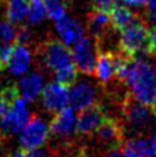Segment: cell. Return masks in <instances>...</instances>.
<instances>
[{
    "instance_id": "obj_19",
    "label": "cell",
    "mask_w": 156,
    "mask_h": 157,
    "mask_svg": "<svg viewBox=\"0 0 156 157\" xmlns=\"http://www.w3.org/2000/svg\"><path fill=\"white\" fill-rule=\"evenodd\" d=\"M4 3L6 18L13 24H19L28 15L29 0H2Z\"/></svg>"
},
{
    "instance_id": "obj_3",
    "label": "cell",
    "mask_w": 156,
    "mask_h": 157,
    "mask_svg": "<svg viewBox=\"0 0 156 157\" xmlns=\"http://www.w3.org/2000/svg\"><path fill=\"white\" fill-rule=\"evenodd\" d=\"M122 123L124 131H130L135 136H145V132L152 131L155 125V114L149 105L126 97L122 102Z\"/></svg>"
},
{
    "instance_id": "obj_16",
    "label": "cell",
    "mask_w": 156,
    "mask_h": 157,
    "mask_svg": "<svg viewBox=\"0 0 156 157\" xmlns=\"http://www.w3.org/2000/svg\"><path fill=\"white\" fill-rule=\"evenodd\" d=\"M30 61H32V54H30L29 47L26 44L15 43L13 52H11L10 58H8L7 68L13 76H22L29 69Z\"/></svg>"
},
{
    "instance_id": "obj_22",
    "label": "cell",
    "mask_w": 156,
    "mask_h": 157,
    "mask_svg": "<svg viewBox=\"0 0 156 157\" xmlns=\"http://www.w3.org/2000/svg\"><path fill=\"white\" fill-rule=\"evenodd\" d=\"M47 17V11L44 7L43 0H29V8H28V22L30 25H39L43 22Z\"/></svg>"
},
{
    "instance_id": "obj_2",
    "label": "cell",
    "mask_w": 156,
    "mask_h": 157,
    "mask_svg": "<svg viewBox=\"0 0 156 157\" xmlns=\"http://www.w3.org/2000/svg\"><path fill=\"white\" fill-rule=\"evenodd\" d=\"M118 48L127 57L149 55V28L145 18L135 14L134 18L120 30Z\"/></svg>"
},
{
    "instance_id": "obj_18",
    "label": "cell",
    "mask_w": 156,
    "mask_h": 157,
    "mask_svg": "<svg viewBox=\"0 0 156 157\" xmlns=\"http://www.w3.org/2000/svg\"><path fill=\"white\" fill-rule=\"evenodd\" d=\"M123 157H154L151 141L145 136H134L122 145Z\"/></svg>"
},
{
    "instance_id": "obj_12",
    "label": "cell",
    "mask_w": 156,
    "mask_h": 157,
    "mask_svg": "<svg viewBox=\"0 0 156 157\" xmlns=\"http://www.w3.org/2000/svg\"><path fill=\"white\" fill-rule=\"evenodd\" d=\"M87 29L90 32L91 37L96 40V43H102L111 36L112 25H111L109 14L99 10H91L87 15Z\"/></svg>"
},
{
    "instance_id": "obj_24",
    "label": "cell",
    "mask_w": 156,
    "mask_h": 157,
    "mask_svg": "<svg viewBox=\"0 0 156 157\" xmlns=\"http://www.w3.org/2000/svg\"><path fill=\"white\" fill-rule=\"evenodd\" d=\"M43 2L47 11V17L50 19L58 21L65 15L66 4H68L65 0H43Z\"/></svg>"
},
{
    "instance_id": "obj_11",
    "label": "cell",
    "mask_w": 156,
    "mask_h": 157,
    "mask_svg": "<svg viewBox=\"0 0 156 157\" xmlns=\"http://www.w3.org/2000/svg\"><path fill=\"white\" fill-rule=\"evenodd\" d=\"M107 116V109L99 102H96L94 105L88 106L87 109L82 110L79 119H77V132L82 134V135H91L96 131V128L104 121Z\"/></svg>"
},
{
    "instance_id": "obj_32",
    "label": "cell",
    "mask_w": 156,
    "mask_h": 157,
    "mask_svg": "<svg viewBox=\"0 0 156 157\" xmlns=\"http://www.w3.org/2000/svg\"><path fill=\"white\" fill-rule=\"evenodd\" d=\"M151 145H152V150H154V155H156V135L151 139Z\"/></svg>"
},
{
    "instance_id": "obj_10",
    "label": "cell",
    "mask_w": 156,
    "mask_h": 157,
    "mask_svg": "<svg viewBox=\"0 0 156 157\" xmlns=\"http://www.w3.org/2000/svg\"><path fill=\"white\" fill-rule=\"evenodd\" d=\"M41 102L49 112L57 113L68 105L69 87L58 81H51L41 90Z\"/></svg>"
},
{
    "instance_id": "obj_30",
    "label": "cell",
    "mask_w": 156,
    "mask_h": 157,
    "mask_svg": "<svg viewBox=\"0 0 156 157\" xmlns=\"http://www.w3.org/2000/svg\"><path fill=\"white\" fill-rule=\"evenodd\" d=\"M122 2L127 6H131V7H144V6H146L148 0H122Z\"/></svg>"
},
{
    "instance_id": "obj_6",
    "label": "cell",
    "mask_w": 156,
    "mask_h": 157,
    "mask_svg": "<svg viewBox=\"0 0 156 157\" xmlns=\"http://www.w3.org/2000/svg\"><path fill=\"white\" fill-rule=\"evenodd\" d=\"M29 117L26 101L18 97L0 119V135H14L19 132L29 121Z\"/></svg>"
},
{
    "instance_id": "obj_23",
    "label": "cell",
    "mask_w": 156,
    "mask_h": 157,
    "mask_svg": "<svg viewBox=\"0 0 156 157\" xmlns=\"http://www.w3.org/2000/svg\"><path fill=\"white\" fill-rule=\"evenodd\" d=\"M17 29L15 24L8 21L7 18L0 19V43L2 44H15L17 37Z\"/></svg>"
},
{
    "instance_id": "obj_28",
    "label": "cell",
    "mask_w": 156,
    "mask_h": 157,
    "mask_svg": "<svg viewBox=\"0 0 156 157\" xmlns=\"http://www.w3.org/2000/svg\"><path fill=\"white\" fill-rule=\"evenodd\" d=\"M101 157H123L122 146H113V147H108V149H102Z\"/></svg>"
},
{
    "instance_id": "obj_20",
    "label": "cell",
    "mask_w": 156,
    "mask_h": 157,
    "mask_svg": "<svg viewBox=\"0 0 156 157\" xmlns=\"http://www.w3.org/2000/svg\"><path fill=\"white\" fill-rule=\"evenodd\" d=\"M135 14L130 10L129 7L122 4H116L112 8V11L109 13V18H111V25H112L113 30L116 32H120L133 18H134Z\"/></svg>"
},
{
    "instance_id": "obj_21",
    "label": "cell",
    "mask_w": 156,
    "mask_h": 157,
    "mask_svg": "<svg viewBox=\"0 0 156 157\" xmlns=\"http://www.w3.org/2000/svg\"><path fill=\"white\" fill-rule=\"evenodd\" d=\"M19 97L18 86L10 84L0 90V117L10 109V106L15 102V99Z\"/></svg>"
},
{
    "instance_id": "obj_31",
    "label": "cell",
    "mask_w": 156,
    "mask_h": 157,
    "mask_svg": "<svg viewBox=\"0 0 156 157\" xmlns=\"http://www.w3.org/2000/svg\"><path fill=\"white\" fill-rule=\"evenodd\" d=\"M10 157H28V150H25V149H18V150H15V152L13 153Z\"/></svg>"
},
{
    "instance_id": "obj_1",
    "label": "cell",
    "mask_w": 156,
    "mask_h": 157,
    "mask_svg": "<svg viewBox=\"0 0 156 157\" xmlns=\"http://www.w3.org/2000/svg\"><path fill=\"white\" fill-rule=\"evenodd\" d=\"M122 83L130 88L133 98L154 105L156 102V62H149L144 58H130Z\"/></svg>"
},
{
    "instance_id": "obj_33",
    "label": "cell",
    "mask_w": 156,
    "mask_h": 157,
    "mask_svg": "<svg viewBox=\"0 0 156 157\" xmlns=\"http://www.w3.org/2000/svg\"><path fill=\"white\" fill-rule=\"evenodd\" d=\"M65 2H66V3H69V2H71V0H65Z\"/></svg>"
},
{
    "instance_id": "obj_25",
    "label": "cell",
    "mask_w": 156,
    "mask_h": 157,
    "mask_svg": "<svg viewBox=\"0 0 156 157\" xmlns=\"http://www.w3.org/2000/svg\"><path fill=\"white\" fill-rule=\"evenodd\" d=\"M91 4H93L94 10H99L109 14L118 3H116V0H91Z\"/></svg>"
},
{
    "instance_id": "obj_13",
    "label": "cell",
    "mask_w": 156,
    "mask_h": 157,
    "mask_svg": "<svg viewBox=\"0 0 156 157\" xmlns=\"http://www.w3.org/2000/svg\"><path fill=\"white\" fill-rule=\"evenodd\" d=\"M97 90L94 84L83 81L79 83L69 91V103L75 110H84L88 106L97 102Z\"/></svg>"
},
{
    "instance_id": "obj_27",
    "label": "cell",
    "mask_w": 156,
    "mask_h": 157,
    "mask_svg": "<svg viewBox=\"0 0 156 157\" xmlns=\"http://www.w3.org/2000/svg\"><path fill=\"white\" fill-rule=\"evenodd\" d=\"M145 18H146V21L156 24V0H148V3H146Z\"/></svg>"
},
{
    "instance_id": "obj_4",
    "label": "cell",
    "mask_w": 156,
    "mask_h": 157,
    "mask_svg": "<svg viewBox=\"0 0 156 157\" xmlns=\"http://www.w3.org/2000/svg\"><path fill=\"white\" fill-rule=\"evenodd\" d=\"M37 52L41 57L44 68H47L54 75L66 71V69L75 68L72 51L64 41L58 40V39L49 37L44 41H41L37 47Z\"/></svg>"
},
{
    "instance_id": "obj_14",
    "label": "cell",
    "mask_w": 156,
    "mask_h": 157,
    "mask_svg": "<svg viewBox=\"0 0 156 157\" xmlns=\"http://www.w3.org/2000/svg\"><path fill=\"white\" fill-rule=\"evenodd\" d=\"M115 50L97 47V63L94 76L104 84H108L115 77Z\"/></svg>"
},
{
    "instance_id": "obj_17",
    "label": "cell",
    "mask_w": 156,
    "mask_h": 157,
    "mask_svg": "<svg viewBox=\"0 0 156 157\" xmlns=\"http://www.w3.org/2000/svg\"><path fill=\"white\" fill-rule=\"evenodd\" d=\"M44 86V77L40 72H35L26 75L19 80L18 83V91L21 97L26 102H32L39 97Z\"/></svg>"
},
{
    "instance_id": "obj_26",
    "label": "cell",
    "mask_w": 156,
    "mask_h": 157,
    "mask_svg": "<svg viewBox=\"0 0 156 157\" xmlns=\"http://www.w3.org/2000/svg\"><path fill=\"white\" fill-rule=\"evenodd\" d=\"M28 157H55V152L49 147H36V149L28 150Z\"/></svg>"
},
{
    "instance_id": "obj_8",
    "label": "cell",
    "mask_w": 156,
    "mask_h": 157,
    "mask_svg": "<svg viewBox=\"0 0 156 157\" xmlns=\"http://www.w3.org/2000/svg\"><path fill=\"white\" fill-rule=\"evenodd\" d=\"M49 127L39 116L33 117L29 123H26L19 134V145L25 150H32L43 146L49 139Z\"/></svg>"
},
{
    "instance_id": "obj_15",
    "label": "cell",
    "mask_w": 156,
    "mask_h": 157,
    "mask_svg": "<svg viewBox=\"0 0 156 157\" xmlns=\"http://www.w3.org/2000/svg\"><path fill=\"white\" fill-rule=\"evenodd\" d=\"M55 29H57V33L60 35L61 40L66 46L75 44L84 36V29H83L82 24L69 15H64L61 19H58L55 24Z\"/></svg>"
},
{
    "instance_id": "obj_29",
    "label": "cell",
    "mask_w": 156,
    "mask_h": 157,
    "mask_svg": "<svg viewBox=\"0 0 156 157\" xmlns=\"http://www.w3.org/2000/svg\"><path fill=\"white\" fill-rule=\"evenodd\" d=\"M149 55L156 57V26L149 30Z\"/></svg>"
},
{
    "instance_id": "obj_9",
    "label": "cell",
    "mask_w": 156,
    "mask_h": 157,
    "mask_svg": "<svg viewBox=\"0 0 156 157\" xmlns=\"http://www.w3.org/2000/svg\"><path fill=\"white\" fill-rule=\"evenodd\" d=\"M76 124H77V117L75 114V109L64 108L60 112H57L55 117L51 120L49 131L51 135L66 141V139H71L77 132Z\"/></svg>"
},
{
    "instance_id": "obj_5",
    "label": "cell",
    "mask_w": 156,
    "mask_h": 157,
    "mask_svg": "<svg viewBox=\"0 0 156 157\" xmlns=\"http://www.w3.org/2000/svg\"><path fill=\"white\" fill-rule=\"evenodd\" d=\"M124 134L126 131L122 120L107 116L91 135L101 149H108L113 146H122L124 142Z\"/></svg>"
},
{
    "instance_id": "obj_7",
    "label": "cell",
    "mask_w": 156,
    "mask_h": 157,
    "mask_svg": "<svg viewBox=\"0 0 156 157\" xmlns=\"http://www.w3.org/2000/svg\"><path fill=\"white\" fill-rule=\"evenodd\" d=\"M72 58L76 69L83 75H94L97 63V46L96 40L83 36L76 41L72 50Z\"/></svg>"
}]
</instances>
